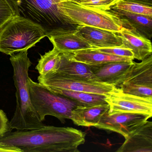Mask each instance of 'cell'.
<instances>
[{"label":"cell","instance_id":"6da1fadb","mask_svg":"<svg viewBox=\"0 0 152 152\" xmlns=\"http://www.w3.org/2000/svg\"><path fill=\"white\" fill-rule=\"evenodd\" d=\"M85 137V132L72 127L11 130L0 137V152H79Z\"/></svg>","mask_w":152,"mask_h":152},{"label":"cell","instance_id":"7a4b0ae2","mask_svg":"<svg viewBox=\"0 0 152 152\" xmlns=\"http://www.w3.org/2000/svg\"><path fill=\"white\" fill-rule=\"evenodd\" d=\"M10 60L16 89V107L10 121V129L22 130L42 128L45 125L37 115L30 97L28 72L32 63L28 58L27 50L10 55Z\"/></svg>","mask_w":152,"mask_h":152},{"label":"cell","instance_id":"3957f363","mask_svg":"<svg viewBox=\"0 0 152 152\" xmlns=\"http://www.w3.org/2000/svg\"><path fill=\"white\" fill-rule=\"evenodd\" d=\"M57 7L62 15L78 26L95 27L115 33L120 32L123 28L133 29L125 19L112 10H103L72 1L59 2Z\"/></svg>","mask_w":152,"mask_h":152},{"label":"cell","instance_id":"277c9868","mask_svg":"<svg viewBox=\"0 0 152 152\" xmlns=\"http://www.w3.org/2000/svg\"><path fill=\"white\" fill-rule=\"evenodd\" d=\"M46 33L39 25L17 16L0 28V52L11 55L35 47Z\"/></svg>","mask_w":152,"mask_h":152},{"label":"cell","instance_id":"5b68a950","mask_svg":"<svg viewBox=\"0 0 152 152\" xmlns=\"http://www.w3.org/2000/svg\"><path fill=\"white\" fill-rule=\"evenodd\" d=\"M20 15L39 25L46 36L52 34L72 32L78 26L72 23L59 12L52 0H18Z\"/></svg>","mask_w":152,"mask_h":152},{"label":"cell","instance_id":"8992f818","mask_svg":"<svg viewBox=\"0 0 152 152\" xmlns=\"http://www.w3.org/2000/svg\"><path fill=\"white\" fill-rule=\"evenodd\" d=\"M32 104L41 121L51 115L64 123L70 119L72 110L78 105L73 100L52 92L43 85L28 79Z\"/></svg>","mask_w":152,"mask_h":152},{"label":"cell","instance_id":"52a82bcc","mask_svg":"<svg viewBox=\"0 0 152 152\" xmlns=\"http://www.w3.org/2000/svg\"><path fill=\"white\" fill-rule=\"evenodd\" d=\"M38 83L48 88H59L107 95L116 87L113 85L85 79L67 76L58 72L39 75Z\"/></svg>","mask_w":152,"mask_h":152},{"label":"cell","instance_id":"ba28073f","mask_svg":"<svg viewBox=\"0 0 152 152\" xmlns=\"http://www.w3.org/2000/svg\"><path fill=\"white\" fill-rule=\"evenodd\" d=\"M120 89L124 93L152 98V55L134 62Z\"/></svg>","mask_w":152,"mask_h":152},{"label":"cell","instance_id":"9c48e42d","mask_svg":"<svg viewBox=\"0 0 152 152\" xmlns=\"http://www.w3.org/2000/svg\"><path fill=\"white\" fill-rule=\"evenodd\" d=\"M105 101L109 106V115L133 113L152 115V98L124 93L120 88H115L106 95Z\"/></svg>","mask_w":152,"mask_h":152},{"label":"cell","instance_id":"30bf717a","mask_svg":"<svg viewBox=\"0 0 152 152\" xmlns=\"http://www.w3.org/2000/svg\"><path fill=\"white\" fill-rule=\"evenodd\" d=\"M107 113L94 127L107 131L117 132L125 138L152 116L133 113H116L109 115Z\"/></svg>","mask_w":152,"mask_h":152},{"label":"cell","instance_id":"8fae6325","mask_svg":"<svg viewBox=\"0 0 152 152\" xmlns=\"http://www.w3.org/2000/svg\"><path fill=\"white\" fill-rule=\"evenodd\" d=\"M133 63L131 60L88 65L97 81L117 88L124 80Z\"/></svg>","mask_w":152,"mask_h":152},{"label":"cell","instance_id":"7c38bea8","mask_svg":"<svg viewBox=\"0 0 152 152\" xmlns=\"http://www.w3.org/2000/svg\"><path fill=\"white\" fill-rule=\"evenodd\" d=\"M77 35L87 41L93 48L122 47V39L115 33L95 27L78 26Z\"/></svg>","mask_w":152,"mask_h":152},{"label":"cell","instance_id":"4fadbf2b","mask_svg":"<svg viewBox=\"0 0 152 152\" xmlns=\"http://www.w3.org/2000/svg\"><path fill=\"white\" fill-rule=\"evenodd\" d=\"M117 152H152V122L147 121L127 137Z\"/></svg>","mask_w":152,"mask_h":152},{"label":"cell","instance_id":"5bb4252c","mask_svg":"<svg viewBox=\"0 0 152 152\" xmlns=\"http://www.w3.org/2000/svg\"><path fill=\"white\" fill-rule=\"evenodd\" d=\"M116 34L122 39V47L132 50L134 59L142 61L152 55L151 40L140 35L134 29L123 28Z\"/></svg>","mask_w":152,"mask_h":152},{"label":"cell","instance_id":"9a60e30c","mask_svg":"<svg viewBox=\"0 0 152 152\" xmlns=\"http://www.w3.org/2000/svg\"><path fill=\"white\" fill-rule=\"evenodd\" d=\"M75 31L52 34H48L46 37L51 42L53 47L61 53H74L93 48L87 41L77 35Z\"/></svg>","mask_w":152,"mask_h":152},{"label":"cell","instance_id":"2e32d148","mask_svg":"<svg viewBox=\"0 0 152 152\" xmlns=\"http://www.w3.org/2000/svg\"><path fill=\"white\" fill-rule=\"evenodd\" d=\"M108 110L107 104L89 106L78 105L72 110L70 119L78 126L94 127Z\"/></svg>","mask_w":152,"mask_h":152},{"label":"cell","instance_id":"e0dca14e","mask_svg":"<svg viewBox=\"0 0 152 152\" xmlns=\"http://www.w3.org/2000/svg\"><path fill=\"white\" fill-rule=\"evenodd\" d=\"M56 72L67 76L98 82L89 65L75 60L72 53H61L60 62Z\"/></svg>","mask_w":152,"mask_h":152},{"label":"cell","instance_id":"ac0fdd59","mask_svg":"<svg viewBox=\"0 0 152 152\" xmlns=\"http://www.w3.org/2000/svg\"><path fill=\"white\" fill-rule=\"evenodd\" d=\"M72 54L75 60L89 65L100 64L116 61H131L134 59L100 52L95 48L83 50Z\"/></svg>","mask_w":152,"mask_h":152},{"label":"cell","instance_id":"d6986e66","mask_svg":"<svg viewBox=\"0 0 152 152\" xmlns=\"http://www.w3.org/2000/svg\"><path fill=\"white\" fill-rule=\"evenodd\" d=\"M48 89L54 93L73 100L78 105L89 106L107 104L105 101V95L83 91H72L59 88H50Z\"/></svg>","mask_w":152,"mask_h":152},{"label":"cell","instance_id":"ffe728a7","mask_svg":"<svg viewBox=\"0 0 152 152\" xmlns=\"http://www.w3.org/2000/svg\"><path fill=\"white\" fill-rule=\"evenodd\" d=\"M111 10L119 16L125 19L138 33L151 40L152 37V17L118 10Z\"/></svg>","mask_w":152,"mask_h":152},{"label":"cell","instance_id":"44dd1931","mask_svg":"<svg viewBox=\"0 0 152 152\" xmlns=\"http://www.w3.org/2000/svg\"><path fill=\"white\" fill-rule=\"evenodd\" d=\"M61 58V53L54 47L53 49L40 55V58L35 68L40 75L55 72L57 70Z\"/></svg>","mask_w":152,"mask_h":152},{"label":"cell","instance_id":"7402d4cb","mask_svg":"<svg viewBox=\"0 0 152 152\" xmlns=\"http://www.w3.org/2000/svg\"><path fill=\"white\" fill-rule=\"evenodd\" d=\"M112 9L152 17V6L129 0H119Z\"/></svg>","mask_w":152,"mask_h":152},{"label":"cell","instance_id":"603a6c76","mask_svg":"<svg viewBox=\"0 0 152 152\" xmlns=\"http://www.w3.org/2000/svg\"><path fill=\"white\" fill-rule=\"evenodd\" d=\"M19 15L18 0H0V28L10 20Z\"/></svg>","mask_w":152,"mask_h":152},{"label":"cell","instance_id":"cb8c5ba5","mask_svg":"<svg viewBox=\"0 0 152 152\" xmlns=\"http://www.w3.org/2000/svg\"><path fill=\"white\" fill-rule=\"evenodd\" d=\"M119 0H72V1L83 6L104 10H110Z\"/></svg>","mask_w":152,"mask_h":152},{"label":"cell","instance_id":"d4e9b609","mask_svg":"<svg viewBox=\"0 0 152 152\" xmlns=\"http://www.w3.org/2000/svg\"><path fill=\"white\" fill-rule=\"evenodd\" d=\"M97 50L107 53L110 55L122 57L133 58V55L132 51L130 49L124 48V47H114V48H95Z\"/></svg>","mask_w":152,"mask_h":152},{"label":"cell","instance_id":"484cf974","mask_svg":"<svg viewBox=\"0 0 152 152\" xmlns=\"http://www.w3.org/2000/svg\"><path fill=\"white\" fill-rule=\"evenodd\" d=\"M12 130L10 126V121L5 112L0 109V137Z\"/></svg>","mask_w":152,"mask_h":152},{"label":"cell","instance_id":"4316f807","mask_svg":"<svg viewBox=\"0 0 152 152\" xmlns=\"http://www.w3.org/2000/svg\"><path fill=\"white\" fill-rule=\"evenodd\" d=\"M129 1H136V2H139V3L145 4V5L152 6V0H129Z\"/></svg>","mask_w":152,"mask_h":152},{"label":"cell","instance_id":"83f0119b","mask_svg":"<svg viewBox=\"0 0 152 152\" xmlns=\"http://www.w3.org/2000/svg\"><path fill=\"white\" fill-rule=\"evenodd\" d=\"M52 1L56 4H58L59 2H62V1H72V0H52Z\"/></svg>","mask_w":152,"mask_h":152}]
</instances>
